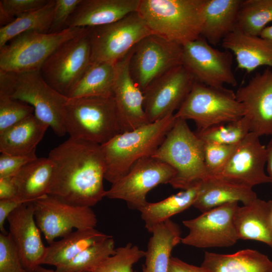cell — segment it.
Listing matches in <instances>:
<instances>
[{
	"mask_svg": "<svg viewBox=\"0 0 272 272\" xmlns=\"http://www.w3.org/2000/svg\"><path fill=\"white\" fill-rule=\"evenodd\" d=\"M53 173L48 194L78 206H94L105 197L101 145L70 137L48 155Z\"/></svg>",
	"mask_w": 272,
	"mask_h": 272,
	"instance_id": "obj_1",
	"label": "cell"
},
{
	"mask_svg": "<svg viewBox=\"0 0 272 272\" xmlns=\"http://www.w3.org/2000/svg\"><path fill=\"white\" fill-rule=\"evenodd\" d=\"M174 114L119 133L101 145L105 165V179L111 184L124 176L139 159L152 156L173 126Z\"/></svg>",
	"mask_w": 272,
	"mask_h": 272,
	"instance_id": "obj_2",
	"label": "cell"
},
{
	"mask_svg": "<svg viewBox=\"0 0 272 272\" xmlns=\"http://www.w3.org/2000/svg\"><path fill=\"white\" fill-rule=\"evenodd\" d=\"M205 0H140L137 12L153 34L180 45L200 36Z\"/></svg>",
	"mask_w": 272,
	"mask_h": 272,
	"instance_id": "obj_3",
	"label": "cell"
},
{
	"mask_svg": "<svg viewBox=\"0 0 272 272\" xmlns=\"http://www.w3.org/2000/svg\"><path fill=\"white\" fill-rule=\"evenodd\" d=\"M152 157L175 169L176 174L169 183L174 188L187 189L209 176L204 161V142L190 129L186 120L176 118Z\"/></svg>",
	"mask_w": 272,
	"mask_h": 272,
	"instance_id": "obj_4",
	"label": "cell"
},
{
	"mask_svg": "<svg viewBox=\"0 0 272 272\" xmlns=\"http://www.w3.org/2000/svg\"><path fill=\"white\" fill-rule=\"evenodd\" d=\"M64 124L71 138L100 145L121 133L113 96L69 98Z\"/></svg>",
	"mask_w": 272,
	"mask_h": 272,
	"instance_id": "obj_5",
	"label": "cell"
},
{
	"mask_svg": "<svg viewBox=\"0 0 272 272\" xmlns=\"http://www.w3.org/2000/svg\"><path fill=\"white\" fill-rule=\"evenodd\" d=\"M245 115L243 105L235 93L223 87L207 86L194 81L192 89L174 115L193 120L197 131L237 120Z\"/></svg>",
	"mask_w": 272,
	"mask_h": 272,
	"instance_id": "obj_6",
	"label": "cell"
},
{
	"mask_svg": "<svg viewBox=\"0 0 272 272\" xmlns=\"http://www.w3.org/2000/svg\"><path fill=\"white\" fill-rule=\"evenodd\" d=\"M86 28H69L56 33H23L0 48V69L16 73L40 70L61 44L80 35Z\"/></svg>",
	"mask_w": 272,
	"mask_h": 272,
	"instance_id": "obj_7",
	"label": "cell"
},
{
	"mask_svg": "<svg viewBox=\"0 0 272 272\" xmlns=\"http://www.w3.org/2000/svg\"><path fill=\"white\" fill-rule=\"evenodd\" d=\"M89 30L61 44L40 70L46 82L67 97L91 64Z\"/></svg>",
	"mask_w": 272,
	"mask_h": 272,
	"instance_id": "obj_8",
	"label": "cell"
},
{
	"mask_svg": "<svg viewBox=\"0 0 272 272\" xmlns=\"http://www.w3.org/2000/svg\"><path fill=\"white\" fill-rule=\"evenodd\" d=\"M152 34L138 12L110 24L90 27L91 63L115 64L142 39Z\"/></svg>",
	"mask_w": 272,
	"mask_h": 272,
	"instance_id": "obj_9",
	"label": "cell"
},
{
	"mask_svg": "<svg viewBox=\"0 0 272 272\" xmlns=\"http://www.w3.org/2000/svg\"><path fill=\"white\" fill-rule=\"evenodd\" d=\"M11 98L32 106L34 114L58 137L66 133L64 118L69 99L50 87L40 70L17 73Z\"/></svg>",
	"mask_w": 272,
	"mask_h": 272,
	"instance_id": "obj_10",
	"label": "cell"
},
{
	"mask_svg": "<svg viewBox=\"0 0 272 272\" xmlns=\"http://www.w3.org/2000/svg\"><path fill=\"white\" fill-rule=\"evenodd\" d=\"M176 171L169 165L152 156L138 160L129 171L106 191L105 197L125 201L139 211L148 202V193L161 184H169Z\"/></svg>",
	"mask_w": 272,
	"mask_h": 272,
	"instance_id": "obj_11",
	"label": "cell"
},
{
	"mask_svg": "<svg viewBox=\"0 0 272 272\" xmlns=\"http://www.w3.org/2000/svg\"><path fill=\"white\" fill-rule=\"evenodd\" d=\"M182 56V45L152 34L133 47L130 72L143 92L155 80L181 65Z\"/></svg>",
	"mask_w": 272,
	"mask_h": 272,
	"instance_id": "obj_12",
	"label": "cell"
},
{
	"mask_svg": "<svg viewBox=\"0 0 272 272\" xmlns=\"http://www.w3.org/2000/svg\"><path fill=\"white\" fill-rule=\"evenodd\" d=\"M33 203L36 224L49 244L74 228L94 229L97 226L96 215L90 207L73 205L49 194Z\"/></svg>",
	"mask_w": 272,
	"mask_h": 272,
	"instance_id": "obj_13",
	"label": "cell"
},
{
	"mask_svg": "<svg viewBox=\"0 0 272 272\" xmlns=\"http://www.w3.org/2000/svg\"><path fill=\"white\" fill-rule=\"evenodd\" d=\"M232 54L213 47L200 36L182 46V65L197 82L213 87L235 86Z\"/></svg>",
	"mask_w": 272,
	"mask_h": 272,
	"instance_id": "obj_14",
	"label": "cell"
},
{
	"mask_svg": "<svg viewBox=\"0 0 272 272\" xmlns=\"http://www.w3.org/2000/svg\"><path fill=\"white\" fill-rule=\"evenodd\" d=\"M238 206V202L228 203L183 221L189 233L182 237L181 243L202 248L234 245L239 239L234 222Z\"/></svg>",
	"mask_w": 272,
	"mask_h": 272,
	"instance_id": "obj_15",
	"label": "cell"
},
{
	"mask_svg": "<svg viewBox=\"0 0 272 272\" xmlns=\"http://www.w3.org/2000/svg\"><path fill=\"white\" fill-rule=\"evenodd\" d=\"M194 81L182 64L153 81L143 92L144 107L149 122L174 114L185 101Z\"/></svg>",
	"mask_w": 272,
	"mask_h": 272,
	"instance_id": "obj_16",
	"label": "cell"
},
{
	"mask_svg": "<svg viewBox=\"0 0 272 272\" xmlns=\"http://www.w3.org/2000/svg\"><path fill=\"white\" fill-rule=\"evenodd\" d=\"M132 50L133 48L115 63L113 97L121 132L129 131L150 123L144 110L143 92L130 72Z\"/></svg>",
	"mask_w": 272,
	"mask_h": 272,
	"instance_id": "obj_17",
	"label": "cell"
},
{
	"mask_svg": "<svg viewBox=\"0 0 272 272\" xmlns=\"http://www.w3.org/2000/svg\"><path fill=\"white\" fill-rule=\"evenodd\" d=\"M235 94L244 108L250 132L272 135V71L268 67L257 73Z\"/></svg>",
	"mask_w": 272,
	"mask_h": 272,
	"instance_id": "obj_18",
	"label": "cell"
},
{
	"mask_svg": "<svg viewBox=\"0 0 272 272\" xmlns=\"http://www.w3.org/2000/svg\"><path fill=\"white\" fill-rule=\"evenodd\" d=\"M266 147L259 137L250 132L239 142L221 173L218 175L252 188L257 185L270 183L265 174Z\"/></svg>",
	"mask_w": 272,
	"mask_h": 272,
	"instance_id": "obj_19",
	"label": "cell"
},
{
	"mask_svg": "<svg viewBox=\"0 0 272 272\" xmlns=\"http://www.w3.org/2000/svg\"><path fill=\"white\" fill-rule=\"evenodd\" d=\"M9 233L24 268L35 272L42 264L46 246L41 239L34 217L33 202L24 203L8 217Z\"/></svg>",
	"mask_w": 272,
	"mask_h": 272,
	"instance_id": "obj_20",
	"label": "cell"
},
{
	"mask_svg": "<svg viewBox=\"0 0 272 272\" xmlns=\"http://www.w3.org/2000/svg\"><path fill=\"white\" fill-rule=\"evenodd\" d=\"M140 0H81L65 29L106 25L137 12Z\"/></svg>",
	"mask_w": 272,
	"mask_h": 272,
	"instance_id": "obj_21",
	"label": "cell"
},
{
	"mask_svg": "<svg viewBox=\"0 0 272 272\" xmlns=\"http://www.w3.org/2000/svg\"><path fill=\"white\" fill-rule=\"evenodd\" d=\"M257 198L252 188L221 175H209L200 183L193 206L204 213L232 202L247 205Z\"/></svg>",
	"mask_w": 272,
	"mask_h": 272,
	"instance_id": "obj_22",
	"label": "cell"
},
{
	"mask_svg": "<svg viewBox=\"0 0 272 272\" xmlns=\"http://www.w3.org/2000/svg\"><path fill=\"white\" fill-rule=\"evenodd\" d=\"M222 47L234 55L238 69L250 73L262 66L272 67V42L246 34L237 28L222 41Z\"/></svg>",
	"mask_w": 272,
	"mask_h": 272,
	"instance_id": "obj_23",
	"label": "cell"
},
{
	"mask_svg": "<svg viewBox=\"0 0 272 272\" xmlns=\"http://www.w3.org/2000/svg\"><path fill=\"white\" fill-rule=\"evenodd\" d=\"M234 222L239 239L262 242L272 249V200L257 197L249 205L238 206Z\"/></svg>",
	"mask_w": 272,
	"mask_h": 272,
	"instance_id": "obj_24",
	"label": "cell"
},
{
	"mask_svg": "<svg viewBox=\"0 0 272 272\" xmlns=\"http://www.w3.org/2000/svg\"><path fill=\"white\" fill-rule=\"evenodd\" d=\"M242 0H205L200 36L216 45L236 27Z\"/></svg>",
	"mask_w": 272,
	"mask_h": 272,
	"instance_id": "obj_25",
	"label": "cell"
},
{
	"mask_svg": "<svg viewBox=\"0 0 272 272\" xmlns=\"http://www.w3.org/2000/svg\"><path fill=\"white\" fill-rule=\"evenodd\" d=\"M53 167L49 158H37L23 167L13 177L17 192L16 200L28 203L48 194Z\"/></svg>",
	"mask_w": 272,
	"mask_h": 272,
	"instance_id": "obj_26",
	"label": "cell"
},
{
	"mask_svg": "<svg viewBox=\"0 0 272 272\" xmlns=\"http://www.w3.org/2000/svg\"><path fill=\"white\" fill-rule=\"evenodd\" d=\"M151 233L142 272H168L172 251L181 241L180 229L169 219L156 226Z\"/></svg>",
	"mask_w": 272,
	"mask_h": 272,
	"instance_id": "obj_27",
	"label": "cell"
},
{
	"mask_svg": "<svg viewBox=\"0 0 272 272\" xmlns=\"http://www.w3.org/2000/svg\"><path fill=\"white\" fill-rule=\"evenodd\" d=\"M49 126L33 114L0 133L1 153L25 156L35 152Z\"/></svg>",
	"mask_w": 272,
	"mask_h": 272,
	"instance_id": "obj_28",
	"label": "cell"
},
{
	"mask_svg": "<svg viewBox=\"0 0 272 272\" xmlns=\"http://www.w3.org/2000/svg\"><path fill=\"white\" fill-rule=\"evenodd\" d=\"M201 266L209 272H272V260L250 249L229 254L207 251Z\"/></svg>",
	"mask_w": 272,
	"mask_h": 272,
	"instance_id": "obj_29",
	"label": "cell"
},
{
	"mask_svg": "<svg viewBox=\"0 0 272 272\" xmlns=\"http://www.w3.org/2000/svg\"><path fill=\"white\" fill-rule=\"evenodd\" d=\"M110 235L94 229H78L46 246L42 264L60 266L93 244Z\"/></svg>",
	"mask_w": 272,
	"mask_h": 272,
	"instance_id": "obj_30",
	"label": "cell"
},
{
	"mask_svg": "<svg viewBox=\"0 0 272 272\" xmlns=\"http://www.w3.org/2000/svg\"><path fill=\"white\" fill-rule=\"evenodd\" d=\"M200 183L158 202H148L139 211L146 229L151 233L156 226L193 206L199 192Z\"/></svg>",
	"mask_w": 272,
	"mask_h": 272,
	"instance_id": "obj_31",
	"label": "cell"
},
{
	"mask_svg": "<svg viewBox=\"0 0 272 272\" xmlns=\"http://www.w3.org/2000/svg\"><path fill=\"white\" fill-rule=\"evenodd\" d=\"M115 64L91 63L79 82L68 96L69 98L113 96Z\"/></svg>",
	"mask_w": 272,
	"mask_h": 272,
	"instance_id": "obj_32",
	"label": "cell"
},
{
	"mask_svg": "<svg viewBox=\"0 0 272 272\" xmlns=\"http://www.w3.org/2000/svg\"><path fill=\"white\" fill-rule=\"evenodd\" d=\"M55 0L44 7L21 15L11 23L1 27L0 48L16 36L27 32L48 33L53 16Z\"/></svg>",
	"mask_w": 272,
	"mask_h": 272,
	"instance_id": "obj_33",
	"label": "cell"
},
{
	"mask_svg": "<svg viewBox=\"0 0 272 272\" xmlns=\"http://www.w3.org/2000/svg\"><path fill=\"white\" fill-rule=\"evenodd\" d=\"M271 21L272 0H242L236 28L246 34L260 36Z\"/></svg>",
	"mask_w": 272,
	"mask_h": 272,
	"instance_id": "obj_34",
	"label": "cell"
},
{
	"mask_svg": "<svg viewBox=\"0 0 272 272\" xmlns=\"http://www.w3.org/2000/svg\"><path fill=\"white\" fill-rule=\"evenodd\" d=\"M111 236L86 248L67 263L55 268L60 272L91 271L115 252Z\"/></svg>",
	"mask_w": 272,
	"mask_h": 272,
	"instance_id": "obj_35",
	"label": "cell"
},
{
	"mask_svg": "<svg viewBox=\"0 0 272 272\" xmlns=\"http://www.w3.org/2000/svg\"><path fill=\"white\" fill-rule=\"evenodd\" d=\"M250 132L249 120L244 116L237 120L214 125L195 133L203 142L236 145Z\"/></svg>",
	"mask_w": 272,
	"mask_h": 272,
	"instance_id": "obj_36",
	"label": "cell"
},
{
	"mask_svg": "<svg viewBox=\"0 0 272 272\" xmlns=\"http://www.w3.org/2000/svg\"><path fill=\"white\" fill-rule=\"evenodd\" d=\"M145 251L129 242L125 246L116 248L111 255L92 272H133V265L144 257Z\"/></svg>",
	"mask_w": 272,
	"mask_h": 272,
	"instance_id": "obj_37",
	"label": "cell"
},
{
	"mask_svg": "<svg viewBox=\"0 0 272 272\" xmlns=\"http://www.w3.org/2000/svg\"><path fill=\"white\" fill-rule=\"evenodd\" d=\"M34 108L9 96H0V133L34 114Z\"/></svg>",
	"mask_w": 272,
	"mask_h": 272,
	"instance_id": "obj_38",
	"label": "cell"
},
{
	"mask_svg": "<svg viewBox=\"0 0 272 272\" xmlns=\"http://www.w3.org/2000/svg\"><path fill=\"white\" fill-rule=\"evenodd\" d=\"M236 145L204 142V161L209 175L221 173Z\"/></svg>",
	"mask_w": 272,
	"mask_h": 272,
	"instance_id": "obj_39",
	"label": "cell"
},
{
	"mask_svg": "<svg viewBox=\"0 0 272 272\" xmlns=\"http://www.w3.org/2000/svg\"><path fill=\"white\" fill-rule=\"evenodd\" d=\"M49 0H1L0 24L1 27L12 22L16 17L39 9Z\"/></svg>",
	"mask_w": 272,
	"mask_h": 272,
	"instance_id": "obj_40",
	"label": "cell"
},
{
	"mask_svg": "<svg viewBox=\"0 0 272 272\" xmlns=\"http://www.w3.org/2000/svg\"><path fill=\"white\" fill-rule=\"evenodd\" d=\"M0 272H28L10 235L0 234Z\"/></svg>",
	"mask_w": 272,
	"mask_h": 272,
	"instance_id": "obj_41",
	"label": "cell"
},
{
	"mask_svg": "<svg viewBox=\"0 0 272 272\" xmlns=\"http://www.w3.org/2000/svg\"><path fill=\"white\" fill-rule=\"evenodd\" d=\"M81 0H55L53 19L48 33L60 32Z\"/></svg>",
	"mask_w": 272,
	"mask_h": 272,
	"instance_id": "obj_42",
	"label": "cell"
},
{
	"mask_svg": "<svg viewBox=\"0 0 272 272\" xmlns=\"http://www.w3.org/2000/svg\"><path fill=\"white\" fill-rule=\"evenodd\" d=\"M37 158L35 152L25 156L2 153L0 155V178L14 177L23 167Z\"/></svg>",
	"mask_w": 272,
	"mask_h": 272,
	"instance_id": "obj_43",
	"label": "cell"
},
{
	"mask_svg": "<svg viewBox=\"0 0 272 272\" xmlns=\"http://www.w3.org/2000/svg\"><path fill=\"white\" fill-rule=\"evenodd\" d=\"M17 77L16 73L0 69V96L11 97Z\"/></svg>",
	"mask_w": 272,
	"mask_h": 272,
	"instance_id": "obj_44",
	"label": "cell"
},
{
	"mask_svg": "<svg viewBox=\"0 0 272 272\" xmlns=\"http://www.w3.org/2000/svg\"><path fill=\"white\" fill-rule=\"evenodd\" d=\"M23 203L16 199L0 200V230L2 234H8L4 227L5 222L10 214Z\"/></svg>",
	"mask_w": 272,
	"mask_h": 272,
	"instance_id": "obj_45",
	"label": "cell"
},
{
	"mask_svg": "<svg viewBox=\"0 0 272 272\" xmlns=\"http://www.w3.org/2000/svg\"><path fill=\"white\" fill-rule=\"evenodd\" d=\"M168 272H209L202 266L188 264L177 257L171 256Z\"/></svg>",
	"mask_w": 272,
	"mask_h": 272,
	"instance_id": "obj_46",
	"label": "cell"
},
{
	"mask_svg": "<svg viewBox=\"0 0 272 272\" xmlns=\"http://www.w3.org/2000/svg\"><path fill=\"white\" fill-rule=\"evenodd\" d=\"M17 194L13 177L0 178V200L16 199Z\"/></svg>",
	"mask_w": 272,
	"mask_h": 272,
	"instance_id": "obj_47",
	"label": "cell"
},
{
	"mask_svg": "<svg viewBox=\"0 0 272 272\" xmlns=\"http://www.w3.org/2000/svg\"><path fill=\"white\" fill-rule=\"evenodd\" d=\"M267 152V171L268 176L270 179V183L272 184V138L266 146Z\"/></svg>",
	"mask_w": 272,
	"mask_h": 272,
	"instance_id": "obj_48",
	"label": "cell"
},
{
	"mask_svg": "<svg viewBox=\"0 0 272 272\" xmlns=\"http://www.w3.org/2000/svg\"><path fill=\"white\" fill-rule=\"evenodd\" d=\"M260 36L272 42V25L266 26L262 31Z\"/></svg>",
	"mask_w": 272,
	"mask_h": 272,
	"instance_id": "obj_49",
	"label": "cell"
},
{
	"mask_svg": "<svg viewBox=\"0 0 272 272\" xmlns=\"http://www.w3.org/2000/svg\"><path fill=\"white\" fill-rule=\"evenodd\" d=\"M36 272H60L58 271L57 270L50 269H47L44 267H42V266H40L38 269L36 270ZM82 272H91V271H82Z\"/></svg>",
	"mask_w": 272,
	"mask_h": 272,
	"instance_id": "obj_50",
	"label": "cell"
},
{
	"mask_svg": "<svg viewBox=\"0 0 272 272\" xmlns=\"http://www.w3.org/2000/svg\"><path fill=\"white\" fill-rule=\"evenodd\" d=\"M35 272H36V271H35Z\"/></svg>",
	"mask_w": 272,
	"mask_h": 272,
	"instance_id": "obj_51",
	"label": "cell"
}]
</instances>
